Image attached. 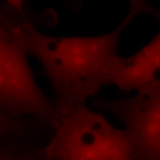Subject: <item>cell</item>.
<instances>
[{"label":"cell","mask_w":160,"mask_h":160,"mask_svg":"<svg viewBox=\"0 0 160 160\" xmlns=\"http://www.w3.org/2000/svg\"><path fill=\"white\" fill-rule=\"evenodd\" d=\"M26 17L5 2L1 5L0 110L36 118L55 128L60 113L55 102L38 85L22 37V23Z\"/></svg>","instance_id":"7a4b0ae2"},{"label":"cell","mask_w":160,"mask_h":160,"mask_svg":"<svg viewBox=\"0 0 160 160\" xmlns=\"http://www.w3.org/2000/svg\"><path fill=\"white\" fill-rule=\"evenodd\" d=\"M125 19L108 33L91 37H56L39 31L25 17L22 37L29 55L41 65L55 94L60 115L85 106L103 87L111 85L118 48L126 28L138 15H151L153 7L147 0H128Z\"/></svg>","instance_id":"6da1fadb"},{"label":"cell","mask_w":160,"mask_h":160,"mask_svg":"<svg viewBox=\"0 0 160 160\" xmlns=\"http://www.w3.org/2000/svg\"><path fill=\"white\" fill-rule=\"evenodd\" d=\"M45 144L0 140V160H45Z\"/></svg>","instance_id":"52a82bcc"},{"label":"cell","mask_w":160,"mask_h":160,"mask_svg":"<svg viewBox=\"0 0 160 160\" xmlns=\"http://www.w3.org/2000/svg\"><path fill=\"white\" fill-rule=\"evenodd\" d=\"M61 1L66 8L71 9L75 13L81 11L82 8V3L81 0H61Z\"/></svg>","instance_id":"9c48e42d"},{"label":"cell","mask_w":160,"mask_h":160,"mask_svg":"<svg viewBox=\"0 0 160 160\" xmlns=\"http://www.w3.org/2000/svg\"><path fill=\"white\" fill-rule=\"evenodd\" d=\"M45 160L140 159L125 129L85 105L60 115Z\"/></svg>","instance_id":"3957f363"},{"label":"cell","mask_w":160,"mask_h":160,"mask_svg":"<svg viewBox=\"0 0 160 160\" xmlns=\"http://www.w3.org/2000/svg\"><path fill=\"white\" fill-rule=\"evenodd\" d=\"M25 0H5L4 2L19 12L21 15H25Z\"/></svg>","instance_id":"ba28073f"},{"label":"cell","mask_w":160,"mask_h":160,"mask_svg":"<svg viewBox=\"0 0 160 160\" xmlns=\"http://www.w3.org/2000/svg\"><path fill=\"white\" fill-rule=\"evenodd\" d=\"M53 131V127L36 118L0 110V140L48 143Z\"/></svg>","instance_id":"8992f818"},{"label":"cell","mask_w":160,"mask_h":160,"mask_svg":"<svg viewBox=\"0 0 160 160\" xmlns=\"http://www.w3.org/2000/svg\"><path fill=\"white\" fill-rule=\"evenodd\" d=\"M159 82L160 30L134 54L117 57L112 70L111 85L122 91L138 93Z\"/></svg>","instance_id":"5b68a950"},{"label":"cell","mask_w":160,"mask_h":160,"mask_svg":"<svg viewBox=\"0 0 160 160\" xmlns=\"http://www.w3.org/2000/svg\"><path fill=\"white\" fill-rule=\"evenodd\" d=\"M97 108L124 125L140 160H160V82L122 99H97Z\"/></svg>","instance_id":"277c9868"}]
</instances>
